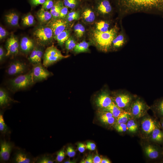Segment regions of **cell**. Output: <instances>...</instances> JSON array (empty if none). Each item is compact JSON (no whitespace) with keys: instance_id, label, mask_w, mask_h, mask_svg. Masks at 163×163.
<instances>
[{"instance_id":"6da1fadb","label":"cell","mask_w":163,"mask_h":163,"mask_svg":"<svg viewBox=\"0 0 163 163\" xmlns=\"http://www.w3.org/2000/svg\"><path fill=\"white\" fill-rule=\"evenodd\" d=\"M120 16L144 12L163 16V0H116Z\"/></svg>"},{"instance_id":"7a4b0ae2","label":"cell","mask_w":163,"mask_h":163,"mask_svg":"<svg viewBox=\"0 0 163 163\" xmlns=\"http://www.w3.org/2000/svg\"><path fill=\"white\" fill-rule=\"evenodd\" d=\"M113 28L105 32L94 30L91 34L92 40L100 50L107 51L112 44L113 41L117 36V30Z\"/></svg>"},{"instance_id":"3957f363","label":"cell","mask_w":163,"mask_h":163,"mask_svg":"<svg viewBox=\"0 0 163 163\" xmlns=\"http://www.w3.org/2000/svg\"><path fill=\"white\" fill-rule=\"evenodd\" d=\"M69 56V55H63L59 50L52 45L48 47L45 51L43 57V65L45 67H47Z\"/></svg>"},{"instance_id":"277c9868","label":"cell","mask_w":163,"mask_h":163,"mask_svg":"<svg viewBox=\"0 0 163 163\" xmlns=\"http://www.w3.org/2000/svg\"><path fill=\"white\" fill-rule=\"evenodd\" d=\"M33 35L38 43L42 46L50 44L54 37L52 30L48 26L38 27L34 32Z\"/></svg>"},{"instance_id":"5b68a950","label":"cell","mask_w":163,"mask_h":163,"mask_svg":"<svg viewBox=\"0 0 163 163\" xmlns=\"http://www.w3.org/2000/svg\"><path fill=\"white\" fill-rule=\"evenodd\" d=\"M31 71L24 75H20L9 81L11 89L18 91L26 88L34 83Z\"/></svg>"},{"instance_id":"8992f818","label":"cell","mask_w":163,"mask_h":163,"mask_svg":"<svg viewBox=\"0 0 163 163\" xmlns=\"http://www.w3.org/2000/svg\"><path fill=\"white\" fill-rule=\"evenodd\" d=\"M44 67L41 63L33 65L31 72L35 82L45 80L51 75Z\"/></svg>"},{"instance_id":"52a82bcc","label":"cell","mask_w":163,"mask_h":163,"mask_svg":"<svg viewBox=\"0 0 163 163\" xmlns=\"http://www.w3.org/2000/svg\"><path fill=\"white\" fill-rule=\"evenodd\" d=\"M130 109L132 115L135 117L139 118L145 114L148 107L143 101L138 99L132 103Z\"/></svg>"},{"instance_id":"ba28073f","label":"cell","mask_w":163,"mask_h":163,"mask_svg":"<svg viewBox=\"0 0 163 163\" xmlns=\"http://www.w3.org/2000/svg\"><path fill=\"white\" fill-rule=\"evenodd\" d=\"M68 21L63 18H54L48 22L47 26L50 27L52 30L54 37L67 28Z\"/></svg>"},{"instance_id":"9c48e42d","label":"cell","mask_w":163,"mask_h":163,"mask_svg":"<svg viewBox=\"0 0 163 163\" xmlns=\"http://www.w3.org/2000/svg\"><path fill=\"white\" fill-rule=\"evenodd\" d=\"M19 44L17 39L14 35H11L6 42L7 53L5 56L17 54L19 52Z\"/></svg>"},{"instance_id":"30bf717a","label":"cell","mask_w":163,"mask_h":163,"mask_svg":"<svg viewBox=\"0 0 163 163\" xmlns=\"http://www.w3.org/2000/svg\"><path fill=\"white\" fill-rule=\"evenodd\" d=\"M132 101L131 96L129 94L125 92L119 94L114 99L115 104L122 109L129 107Z\"/></svg>"},{"instance_id":"8fae6325","label":"cell","mask_w":163,"mask_h":163,"mask_svg":"<svg viewBox=\"0 0 163 163\" xmlns=\"http://www.w3.org/2000/svg\"><path fill=\"white\" fill-rule=\"evenodd\" d=\"M11 143L3 140L1 142L0 158L1 160L4 161H8L12 149Z\"/></svg>"},{"instance_id":"7c38bea8","label":"cell","mask_w":163,"mask_h":163,"mask_svg":"<svg viewBox=\"0 0 163 163\" xmlns=\"http://www.w3.org/2000/svg\"><path fill=\"white\" fill-rule=\"evenodd\" d=\"M26 67L24 63L19 61H16L9 66L7 70V73L11 75L21 74L25 71Z\"/></svg>"},{"instance_id":"4fadbf2b","label":"cell","mask_w":163,"mask_h":163,"mask_svg":"<svg viewBox=\"0 0 163 163\" xmlns=\"http://www.w3.org/2000/svg\"><path fill=\"white\" fill-rule=\"evenodd\" d=\"M113 102L109 94L105 91L103 92L100 94L95 101L97 105L103 109L108 107Z\"/></svg>"},{"instance_id":"5bb4252c","label":"cell","mask_w":163,"mask_h":163,"mask_svg":"<svg viewBox=\"0 0 163 163\" xmlns=\"http://www.w3.org/2000/svg\"><path fill=\"white\" fill-rule=\"evenodd\" d=\"M34 42L31 39L26 37H23L20 44V48L24 53H28L31 52L34 48Z\"/></svg>"},{"instance_id":"9a60e30c","label":"cell","mask_w":163,"mask_h":163,"mask_svg":"<svg viewBox=\"0 0 163 163\" xmlns=\"http://www.w3.org/2000/svg\"><path fill=\"white\" fill-rule=\"evenodd\" d=\"M97 9L101 14H108L111 13L112 7L110 3L108 0H101L98 4Z\"/></svg>"},{"instance_id":"2e32d148","label":"cell","mask_w":163,"mask_h":163,"mask_svg":"<svg viewBox=\"0 0 163 163\" xmlns=\"http://www.w3.org/2000/svg\"><path fill=\"white\" fill-rule=\"evenodd\" d=\"M141 126L143 131L147 134L152 133L157 127L154 121L150 118L143 119L142 122Z\"/></svg>"},{"instance_id":"e0dca14e","label":"cell","mask_w":163,"mask_h":163,"mask_svg":"<svg viewBox=\"0 0 163 163\" xmlns=\"http://www.w3.org/2000/svg\"><path fill=\"white\" fill-rule=\"evenodd\" d=\"M37 16L38 20L43 23L49 22L52 17L50 12L45 10L42 8L37 12Z\"/></svg>"},{"instance_id":"ac0fdd59","label":"cell","mask_w":163,"mask_h":163,"mask_svg":"<svg viewBox=\"0 0 163 163\" xmlns=\"http://www.w3.org/2000/svg\"><path fill=\"white\" fill-rule=\"evenodd\" d=\"M102 110L110 112L116 119L124 111L122 109L119 107L113 102L108 107L103 109Z\"/></svg>"},{"instance_id":"d6986e66","label":"cell","mask_w":163,"mask_h":163,"mask_svg":"<svg viewBox=\"0 0 163 163\" xmlns=\"http://www.w3.org/2000/svg\"><path fill=\"white\" fill-rule=\"evenodd\" d=\"M70 30L67 28L54 37L59 44L62 46L70 37Z\"/></svg>"},{"instance_id":"ffe728a7","label":"cell","mask_w":163,"mask_h":163,"mask_svg":"<svg viewBox=\"0 0 163 163\" xmlns=\"http://www.w3.org/2000/svg\"><path fill=\"white\" fill-rule=\"evenodd\" d=\"M62 2L58 0L54 3L53 5L50 9V11L52 17L54 18H59L60 11L62 8L64 6Z\"/></svg>"},{"instance_id":"44dd1931","label":"cell","mask_w":163,"mask_h":163,"mask_svg":"<svg viewBox=\"0 0 163 163\" xmlns=\"http://www.w3.org/2000/svg\"><path fill=\"white\" fill-rule=\"evenodd\" d=\"M14 101L9 96L7 92L4 89H0V105L1 107L5 106L10 102Z\"/></svg>"},{"instance_id":"7402d4cb","label":"cell","mask_w":163,"mask_h":163,"mask_svg":"<svg viewBox=\"0 0 163 163\" xmlns=\"http://www.w3.org/2000/svg\"><path fill=\"white\" fill-rule=\"evenodd\" d=\"M14 161L17 163H29L31 162V159L26 154L20 151L15 154Z\"/></svg>"},{"instance_id":"603a6c76","label":"cell","mask_w":163,"mask_h":163,"mask_svg":"<svg viewBox=\"0 0 163 163\" xmlns=\"http://www.w3.org/2000/svg\"><path fill=\"white\" fill-rule=\"evenodd\" d=\"M6 21L12 26H17L18 24L19 16L15 12H10L5 15Z\"/></svg>"},{"instance_id":"cb8c5ba5","label":"cell","mask_w":163,"mask_h":163,"mask_svg":"<svg viewBox=\"0 0 163 163\" xmlns=\"http://www.w3.org/2000/svg\"><path fill=\"white\" fill-rule=\"evenodd\" d=\"M144 150L146 155L151 159H156L159 156L158 151L152 145H147L145 147Z\"/></svg>"},{"instance_id":"d4e9b609","label":"cell","mask_w":163,"mask_h":163,"mask_svg":"<svg viewBox=\"0 0 163 163\" xmlns=\"http://www.w3.org/2000/svg\"><path fill=\"white\" fill-rule=\"evenodd\" d=\"M82 16L84 20L88 23L93 22L95 19L94 12L90 8L85 9L82 12Z\"/></svg>"},{"instance_id":"484cf974","label":"cell","mask_w":163,"mask_h":163,"mask_svg":"<svg viewBox=\"0 0 163 163\" xmlns=\"http://www.w3.org/2000/svg\"><path fill=\"white\" fill-rule=\"evenodd\" d=\"M90 43L85 41L76 44L74 49V52L77 53L86 52L88 51Z\"/></svg>"},{"instance_id":"4316f807","label":"cell","mask_w":163,"mask_h":163,"mask_svg":"<svg viewBox=\"0 0 163 163\" xmlns=\"http://www.w3.org/2000/svg\"><path fill=\"white\" fill-rule=\"evenodd\" d=\"M131 114L124 111L116 119V125L121 123H126L130 119Z\"/></svg>"},{"instance_id":"83f0119b","label":"cell","mask_w":163,"mask_h":163,"mask_svg":"<svg viewBox=\"0 0 163 163\" xmlns=\"http://www.w3.org/2000/svg\"><path fill=\"white\" fill-rule=\"evenodd\" d=\"M152 133V138L153 141L157 142H161L163 141V132L157 127Z\"/></svg>"},{"instance_id":"f1b7e54d","label":"cell","mask_w":163,"mask_h":163,"mask_svg":"<svg viewBox=\"0 0 163 163\" xmlns=\"http://www.w3.org/2000/svg\"><path fill=\"white\" fill-rule=\"evenodd\" d=\"M125 39L124 36L120 34L117 36L113 39L112 44L113 47L118 48L122 46L124 44Z\"/></svg>"},{"instance_id":"f546056e","label":"cell","mask_w":163,"mask_h":163,"mask_svg":"<svg viewBox=\"0 0 163 163\" xmlns=\"http://www.w3.org/2000/svg\"><path fill=\"white\" fill-rule=\"evenodd\" d=\"M109 24L107 22L101 21L97 22L96 24V29L101 32H105L109 30Z\"/></svg>"},{"instance_id":"4dcf8cb0","label":"cell","mask_w":163,"mask_h":163,"mask_svg":"<svg viewBox=\"0 0 163 163\" xmlns=\"http://www.w3.org/2000/svg\"><path fill=\"white\" fill-rule=\"evenodd\" d=\"M74 30L76 36L78 38H80L84 35L85 28L82 24H77L74 26Z\"/></svg>"},{"instance_id":"1f68e13d","label":"cell","mask_w":163,"mask_h":163,"mask_svg":"<svg viewBox=\"0 0 163 163\" xmlns=\"http://www.w3.org/2000/svg\"><path fill=\"white\" fill-rule=\"evenodd\" d=\"M154 108L158 115L163 116V98L156 102L154 106Z\"/></svg>"},{"instance_id":"d6a6232c","label":"cell","mask_w":163,"mask_h":163,"mask_svg":"<svg viewBox=\"0 0 163 163\" xmlns=\"http://www.w3.org/2000/svg\"><path fill=\"white\" fill-rule=\"evenodd\" d=\"M76 44L75 40L72 37H70L65 42V47L68 51L74 49Z\"/></svg>"},{"instance_id":"836d02e7","label":"cell","mask_w":163,"mask_h":163,"mask_svg":"<svg viewBox=\"0 0 163 163\" xmlns=\"http://www.w3.org/2000/svg\"><path fill=\"white\" fill-rule=\"evenodd\" d=\"M22 21L23 24L25 26H31L34 23V18L31 14H29L22 19Z\"/></svg>"},{"instance_id":"e575fe53","label":"cell","mask_w":163,"mask_h":163,"mask_svg":"<svg viewBox=\"0 0 163 163\" xmlns=\"http://www.w3.org/2000/svg\"><path fill=\"white\" fill-rule=\"evenodd\" d=\"M126 124L127 130L130 132H135L138 129L137 124L133 120H129Z\"/></svg>"},{"instance_id":"d590c367","label":"cell","mask_w":163,"mask_h":163,"mask_svg":"<svg viewBox=\"0 0 163 163\" xmlns=\"http://www.w3.org/2000/svg\"><path fill=\"white\" fill-rule=\"evenodd\" d=\"M79 17L78 12L75 11H71L68 13L66 16L67 21L70 22L77 20L79 18Z\"/></svg>"},{"instance_id":"8d00e7d4","label":"cell","mask_w":163,"mask_h":163,"mask_svg":"<svg viewBox=\"0 0 163 163\" xmlns=\"http://www.w3.org/2000/svg\"><path fill=\"white\" fill-rule=\"evenodd\" d=\"M63 3L65 6L73 9L76 6L78 1L77 0H63Z\"/></svg>"},{"instance_id":"74e56055","label":"cell","mask_w":163,"mask_h":163,"mask_svg":"<svg viewBox=\"0 0 163 163\" xmlns=\"http://www.w3.org/2000/svg\"><path fill=\"white\" fill-rule=\"evenodd\" d=\"M101 122L105 124L111 125L114 123L115 121V118L111 117H99Z\"/></svg>"},{"instance_id":"f35d334b","label":"cell","mask_w":163,"mask_h":163,"mask_svg":"<svg viewBox=\"0 0 163 163\" xmlns=\"http://www.w3.org/2000/svg\"><path fill=\"white\" fill-rule=\"evenodd\" d=\"M8 128L5 124L3 116L2 113L0 114V131L3 133H6L8 131Z\"/></svg>"},{"instance_id":"ab89813d","label":"cell","mask_w":163,"mask_h":163,"mask_svg":"<svg viewBox=\"0 0 163 163\" xmlns=\"http://www.w3.org/2000/svg\"><path fill=\"white\" fill-rule=\"evenodd\" d=\"M43 55V49L41 47H38L37 55L34 64L41 63L42 58Z\"/></svg>"},{"instance_id":"60d3db41","label":"cell","mask_w":163,"mask_h":163,"mask_svg":"<svg viewBox=\"0 0 163 163\" xmlns=\"http://www.w3.org/2000/svg\"><path fill=\"white\" fill-rule=\"evenodd\" d=\"M37 47H35L32 50L31 53L28 57V59L29 62L33 65L34 64L35 59L36 58Z\"/></svg>"},{"instance_id":"b9f144b4","label":"cell","mask_w":163,"mask_h":163,"mask_svg":"<svg viewBox=\"0 0 163 163\" xmlns=\"http://www.w3.org/2000/svg\"><path fill=\"white\" fill-rule=\"evenodd\" d=\"M37 162L39 163H53V161L50 157L47 156H44L38 159Z\"/></svg>"},{"instance_id":"7bdbcfd3","label":"cell","mask_w":163,"mask_h":163,"mask_svg":"<svg viewBox=\"0 0 163 163\" xmlns=\"http://www.w3.org/2000/svg\"><path fill=\"white\" fill-rule=\"evenodd\" d=\"M54 4L53 0H46L43 4L42 8L46 10L50 9Z\"/></svg>"},{"instance_id":"ee69618b","label":"cell","mask_w":163,"mask_h":163,"mask_svg":"<svg viewBox=\"0 0 163 163\" xmlns=\"http://www.w3.org/2000/svg\"><path fill=\"white\" fill-rule=\"evenodd\" d=\"M65 155L64 149L59 151L57 154L56 158V161L59 162H62L65 158Z\"/></svg>"},{"instance_id":"f6af8a7d","label":"cell","mask_w":163,"mask_h":163,"mask_svg":"<svg viewBox=\"0 0 163 163\" xmlns=\"http://www.w3.org/2000/svg\"><path fill=\"white\" fill-rule=\"evenodd\" d=\"M115 128L119 132H124L127 130L126 123H121L116 125Z\"/></svg>"},{"instance_id":"bcb514c9","label":"cell","mask_w":163,"mask_h":163,"mask_svg":"<svg viewBox=\"0 0 163 163\" xmlns=\"http://www.w3.org/2000/svg\"><path fill=\"white\" fill-rule=\"evenodd\" d=\"M68 14V7L63 6L61 8L59 18L64 19L67 16Z\"/></svg>"},{"instance_id":"7dc6e473","label":"cell","mask_w":163,"mask_h":163,"mask_svg":"<svg viewBox=\"0 0 163 163\" xmlns=\"http://www.w3.org/2000/svg\"><path fill=\"white\" fill-rule=\"evenodd\" d=\"M66 153L68 156L70 157H73L76 154L75 151V150L72 147L70 146H69L67 148Z\"/></svg>"},{"instance_id":"c3c4849f","label":"cell","mask_w":163,"mask_h":163,"mask_svg":"<svg viewBox=\"0 0 163 163\" xmlns=\"http://www.w3.org/2000/svg\"><path fill=\"white\" fill-rule=\"evenodd\" d=\"M7 35V32L6 30L1 26L0 27V39L4 38Z\"/></svg>"},{"instance_id":"681fc988","label":"cell","mask_w":163,"mask_h":163,"mask_svg":"<svg viewBox=\"0 0 163 163\" xmlns=\"http://www.w3.org/2000/svg\"><path fill=\"white\" fill-rule=\"evenodd\" d=\"M86 146L87 149L93 151L95 149L96 145L94 143L89 142L87 143Z\"/></svg>"},{"instance_id":"f907efd6","label":"cell","mask_w":163,"mask_h":163,"mask_svg":"<svg viewBox=\"0 0 163 163\" xmlns=\"http://www.w3.org/2000/svg\"><path fill=\"white\" fill-rule=\"evenodd\" d=\"M46 0H30L31 3L34 6H37L39 5L43 4Z\"/></svg>"},{"instance_id":"816d5d0a","label":"cell","mask_w":163,"mask_h":163,"mask_svg":"<svg viewBox=\"0 0 163 163\" xmlns=\"http://www.w3.org/2000/svg\"><path fill=\"white\" fill-rule=\"evenodd\" d=\"M80 163H93V157L92 155H89L85 160L82 161Z\"/></svg>"},{"instance_id":"f5cc1de1","label":"cell","mask_w":163,"mask_h":163,"mask_svg":"<svg viewBox=\"0 0 163 163\" xmlns=\"http://www.w3.org/2000/svg\"><path fill=\"white\" fill-rule=\"evenodd\" d=\"M78 150L80 152L82 153L85 151V146L84 144L79 143H78Z\"/></svg>"},{"instance_id":"db71d44e","label":"cell","mask_w":163,"mask_h":163,"mask_svg":"<svg viewBox=\"0 0 163 163\" xmlns=\"http://www.w3.org/2000/svg\"><path fill=\"white\" fill-rule=\"evenodd\" d=\"M102 158L100 157L97 154L95 155L94 158H93V163H101Z\"/></svg>"},{"instance_id":"11a10c76","label":"cell","mask_w":163,"mask_h":163,"mask_svg":"<svg viewBox=\"0 0 163 163\" xmlns=\"http://www.w3.org/2000/svg\"><path fill=\"white\" fill-rule=\"evenodd\" d=\"M5 52L4 49L2 46L0 47V61H2L4 57Z\"/></svg>"},{"instance_id":"9f6ffc18","label":"cell","mask_w":163,"mask_h":163,"mask_svg":"<svg viewBox=\"0 0 163 163\" xmlns=\"http://www.w3.org/2000/svg\"><path fill=\"white\" fill-rule=\"evenodd\" d=\"M111 161L108 159L103 158L102 159L101 163H110Z\"/></svg>"},{"instance_id":"6f0895ef","label":"cell","mask_w":163,"mask_h":163,"mask_svg":"<svg viewBox=\"0 0 163 163\" xmlns=\"http://www.w3.org/2000/svg\"><path fill=\"white\" fill-rule=\"evenodd\" d=\"M65 163H74V161H65Z\"/></svg>"},{"instance_id":"680465c9","label":"cell","mask_w":163,"mask_h":163,"mask_svg":"<svg viewBox=\"0 0 163 163\" xmlns=\"http://www.w3.org/2000/svg\"><path fill=\"white\" fill-rule=\"evenodd\" d=\"M161 126L162 128H163V120H162L161 122Z\"/></svg>"}]
</instances>
